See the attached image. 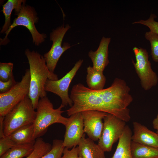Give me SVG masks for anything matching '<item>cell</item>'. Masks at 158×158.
Listing matches in <instances>:
<instances>
[{
    "instance_id": "6da1fadb",
    "label": "cell",
    "mask_w": 158,
    "mask_h": 158,
    "mask_svg": "<svg viewBox=\"0 0 158 158\" xmlns=\"http://www.w3.org/2000/svg\"><path fill=\"white\" fill-rule=\"evenodd\" d=\"M130 89L124 80L118 78L110 86L92 90L81 83L73 86L70 97L73 105L66 110L68 116L83 111L94 110L113 114L126 122L130 119L128 107L133 101Z\"/></svg>"
},
{
    "instance_id": "7a4b0ae2",
    "label": "cell",
    "mask_w": 158,
    "mask_h": 158,
    "mask_svg": "<svg viewBox=\"0 0 158 158\" xmlns=\"http://www.w3.org/2000/svg\"><path fill=\"white\" fill-rule=\"evenodd\" d=\"M25 54L28 60L30 73L28 97L35 109L40 99L47 97L45 86L47 80H57L58 77L57 75L48 69L43 56L28 49L25 51Z\"/></svg>"
},
{
    "instance_id": "3957f363",
    "label": "cell",
    "mask_w": 158,
    "mask_h": 158,
    "mask_svg": "<svg viewBox=\"0 0 158 158\" xmlns=\"http://www.w3.org/2000/svg\"><path fill=\"white\" fill-rule=\"evenodd\" d=\"M65 106L61 104L57 109H54L53 104L47 97L40 99L36 108V115L33 123L34 140L44 135L48 128L55 123H59L65 126L68 118L63 116L64 112L62 109Z\"/></svg>"
},
{
    "instance_id": "277c9868",
    "label": "cell",
    "mask_w": 158,
    "mask_h": 158,
    "mask_svg": "<svg viewBox=\"0 0 158 158\" xmlns=\"http://www.w3.org/2000/svg\"><path fill=\"white\" fill-rule=\"evenodd\" d=\"M36 115V111L28 95L4 117L3 121L4 135L8 136L21 127L33 124Z\"/></svg>"
},
{
    "instance_id": "5b68a950",
    "label": "cell",
    "mask_w": 158,
    "mask_h": 158,
    "mask_svg": "<svg viewBox=\"0 0 158 158\" xmlns=\"http://www.w3.org/2000/svg\"><path fill=\"white\" fill-rule=\"evenodd\" d=\"M13 23L8 30L5 33L6 35L3 39H0V45H5L9 42L8 36L13 29L18 26L25 27L29 30L32 36V42L36 46L44 42L47 37L46 34L40 33L37 30L35 24L38 22L39 18L35 8L23 3L19 12L16 15Z\"/></svg>"
},
{
    "instance_id": "8992f818",
    "label": "cell",
    "mask_w": 158,
    "mask_h": 158,
    "mask_svg": "<svg viewBox=\"0 0 158 158\" xmlns=\"http://www.w3.org/2000/svg\"><path fill=\"white\" fill-rule=\"evenodd\" d=\"M30 73L26 69L21 80L8 92L0 93V116H5L14 107L28 95L30 84Z\"/></svg>"
},
{
    "instance_id": "52a82bcc",
    "label": "cell",
    "mask_w": 158,
    "mask_h": 158,
    "mask_svg": "<svg viewBox=\"0 0 158 158\" xmlns=\"http://www.w3.org/2000/svg\"><path fill=\"white\" fill-rule=\"evenodd\" d=\"M103 120V129L98 145L105 152H109L113 144L122 134L126 125V122L108 113Z\"/></svg>"
},
{
    "instance_id": "ba28073f",
    "label": "cell",
    "mask_w": 158,
    "mask_h": 158,
    "mask_svg": "<svg viewBox=\"0 0 158 158\" xmlns=\"http://www.w3.org/2000/svg\"><path fill=\"white\" fill-rule=\"evenodd\" d=\"M133 50L136 62L132 60V62L140 80L142 87L145 90H148L157 84V76L151 68L146 50L141 47H134Z\"/></svg>"
},
{
    "instance_id": "9c48e42d",
    "label": "cell",
    "mask_w": 158,
    "mask_h": 158,
    "mask_svg": "<svg viewBox=\"0 0 158 158\" xmlns=\"http://www.w3.org/2000/svg\"><path fill=\"white\" fill-rule=\"evenodd\" d=\"M71 28L68 24L62 25L53 29L50 34V40L52 42L50 50L43 56L47 68L54 73L57 62L63 53L71 47L68 42L62 45L63 37Z\"/></svg>"
},
{
    "instance_id": "30bf717a",
    "label": "cell",
    "mask_w": 158,
    "mask_h": 158,
    "mask_svg": "<svg viewBox=\"0 0 158 158\" xmlns=\"http://www.w3.org/2000/svg\"><path fill=\"white\" fill-rule=\"evenodd\" d=\"M83 61V59L77 61L72 69L61 79L56 80L48 79L46 82V91L51 92L59 96L61 100V104L64 106L69 105L71 107L73 104L68 95L69 87Z\"/></svg>"
},
{
    "instance_id": "8fae6325",
    "label": "cell",
    "mask_w": 158,
    "mask_h": 158,
    "mask_svg": "<svg viewBox=\"0 0 158 158\" xmlns=\"http://www.w3.org/2000/svg\"><path fill=\"white\" fill-rule=\"evenodd\" d=\"M65 126L66 131L63 140L64 147L69 149L77 146L85 133L81 112L70 116Z\"/></svg>"
},
{
    "instance_id": "7c38bea8",
    "label": "cell",
    "mask_w": 158,
    "mask_h": 158,
    "mask_svg": "<svg viewBox=\"0 0 158 158\" xmlns=\"http://www.w3.org/2000/svg\"><path fill=\"white\" fill-rule=\"evenodd\" d=\"M81 113L83 119L84 133L94 141L98 140L103 127L102 119L107 113L94 110L84 111Z\"/></svg>"
},
{
    "instance_id": "4fadbf2b",
    "label": "cell",
    "mask_w": 158,
    "mask_h": 158,
    "mask_svg": "<svg viewBox=\"0 0 158 158\" xmlns=\"http://www.w3.org/2000/svg\"><path fill=\"white\" fill-rule=\"evenodd\" d=\"M111 38L103 37L99 47L95 51L90 50L88 56L93 63L92 67L98 71L103 72L109 63L108 46Z\"/></svg>"
},
{
    "instance_id": "5bb4252c",
    "label": "cell",
    "mask_w": 158,
    "mask_h": 158,
    "mask_svg": "<svg viewBox=\"0 0 158 158\" xmlns=\"http://www.w3.org/2000/svg\"><path fill=\"white\" fill-rule=\"evenodd\" d=\"M132 141L141 144L158 147V134L136 121L133 123Z\"/></svg>"
},
{
    "instance_id": "9a60e30c",
    "label": "cell",
    "mask_w": 158,
    "mask_h": 158,
    "mask_svg": "<svg viewBox=\"0 0 158 158\" xmlns=\"http://www.w3.org/2000/svg\"><path fill=\"white\" fill-rule=\"evenodd\" d=\"M78 145V156L81 158H105V152L84 134Z\"/></svg>"
},
{
    "instance_id": "2e32d148",
    "label": "cell",
    "mask_w": 158,
    "mask_h": 158,
    "mask_svg": "<svg viewBox=\"0 0 158 158\" xmlns=\"http://www.w3.org/2000/svg\"><path fill=\"white\" fill-rule=\"evenodd\" d=\"M132 133L129 127L126 125L111 158H133L130 147Z\"/></svg>"
},
{
    "instance_id": "e0dca14e",
    "label": "cell",
    "mask_w": 158,
    "mask_h": 158,
    "mask_svg": "<svg viewBox=\"0 0 158 158\" xmlns=\"http://www.w3.org/2000/svg\"><path fill=\"white\" fill-rule=\"evenodd\" d=\"M33 124L21 127L11 133L8 136L16 145L34 143Z\"/></svg>"
},
{
    "instance_id": "ac0fdd59",
    "label": "cell",
    "mask_w": 158,
    "mask_h": 158,
    "mask_svg": "<svg viewBox=\"0 0 158 158\" xmlns=\"http://www.w3.org/2000/svg\"><path fill=\"white\" fill-rule=\"evenodd\" d=\"M86 83L88 88L93 90L103 89L106 78L103 72L99 71L89 66L87 68Z\"/></svg>"
},
{
    "instance_id": "d6986e66",
    "label": "cell",
    "mask_w": 158,
    "mask_h": 158,
    "mask_svg": "<svg viewBox=\"0 0 158 158\" xmlns=\"http://www.w3.org/2000/svg\"><path fill=\"white\" fill-rule=\"evenodd\" d=\"M26 2L25 0H8L2 6V9L1 11L3 12L5 16V21L1 33H5L11 26V15L13 10L14 9L15 14L16 15L20 11L22 5Z\"/></svg>"
},
{
    "instance_id": "ffe728a7",
    "label": "cell",
    "mask_w": 158,
    "mask_h": 158,
    "mask_svg": "<svg viewBox=\"0 0 158 158\" xmlns=\"http://www.w3.org/2000/svg\"><path fill=\"white\" fill-rule=\"evenodd\" d=\"M133 158H158V147L141 144L131 141Z\"/></svg>"
},
{
    "instance_id": "44dd1931",
    "label": "cell",
    "mask_w": 158,
    "mask_h": 158,
    "mask_svg": "<svg viewBox=\"0 0 158 158\" xmlns=\"http://www.w3.org/2000/svg\"><path fill=\"white\" fill-rule=\"evenodd\" d=\"M35 143L16 145L0 156V158L26 157L30 155L33 151Z\"/></svg>"
},
{
    "instance_id": "7402d4cb",
    "label": "cell",
    "mask_w": 158,
    "mask_h": 158,
    "mask_svg": "<svg viewBox=\"0 0 158 158\" xmlns=\"http://www.w3.org/2000/svg\"><path fill=\"white\" fill-rule=\"evenodd\" d=\"M52 145L45 142L41 137L35 140L34 149L32 153L25 158H41L51 149Z\"/></svg>"
},
{
    "instance_id": "603a6c76",
    "label": "cell",
    "mask_w": 158,
    "mask_h": 158,
    "mask_svg": "<svg viewBox=\"0 0 158 158\" xmlns=\"http://www.w3.org/2000/svg\"><path fill=\"white\" fill-rule=\"evenodd\" d=\"M63 140H53L51 150L41 158H61L64 147Z\"/></svg>"
},
{
    "instance_id": "cb8c5ba5",
    "label": "cell",
    "mask_w": 158,
    "mask_h": 158,
    "mask_svg": "<svg viewBox=\"0 0 158 158\" xmlns=\"http://www.w3.org/2000/svg\"><path fill=\"white\" fill-rule=\"evenodd\" d=\"M145 37L150 43L151 55L153 60L158 62V35L150 31L145 33Z\"/></svg>"
},
{
    "instance_id": "d4e9b609",
    "label": "cell",
    "mask_w": 158,
    "mask_h": 158,
    "mask_svg": "<svg viewBox=\"0 0 158 158\" xmlns=\"http://www.w3.org/2000/svg\"><path fill=\"white\" fill-rule=\"evenodd\" d=\"M13 63L11 62L0 63V80L6 81L14 78Z\"/></svg>"
},
{
    "instance_id": "484cf974",
    "label": "cell",
    "mask_w": 158,
    "mask_h": 158,
    "mask_svg": "<svg viewBox=\"0 0 158 158\" xmlns=\"http://www.w3.org/2000/svg\"><path fill=\"white\" fill-rule=\"evenodd\" d=\"M156 18L155 15L151 13L147 20H141L139 21L134 22L133 23H139L145 25L150 28V31L158 35V22L155 20V18Z\"/></svg>"
},
{
    "instance_id": "4316f807",
    "label": "cell",
    "mask_w": 158,
    "mask_h": 158,
    "mask_svg": "<svg viewBox=\"0 0 158 158\" xmlns=\"http://www.w3.org/2000/svg\"><path fill=\"white\" fill-rule=\"evenodd\" d=\"M15 145L9 136L0 137V157Z\"/></svg>"
},
{
    "instance_id": "83f0119b",
    "label": "cell",
    "mask_w": 158,
    "mask_h": 158,
    "mask_svg": "<svg viewBox=\"0 0 158 158\" xmlns=\"http://www.w3.org/2000/svg\"><path fill=\"white\" fill-rule=\"evenodd\" d=\"M14 78L6 81L0 80V93L6 92L10 90L17 83Z\"/></svg>"
},
{
    "instance_id": "f1b7e54d",
    "label": "cell",
    "mask_w": 158,
    "mask_h": 158,
    "mask_svg": "<svg viewBox=\"0 0 158 158\" xmlns=\"http://www.w3.org/2000/svg\"><path fill=\"white\" fill-rule=\"evenodd\" d=\"M78 146L74 147L71 150L64 147L61 158H78Z\"/></svg>"
},
{
    "instance_id": "f546056e",
    "label": "cell",
    "mask_w": 158,
    "mask_h": 158,
    "mask_svg": "<svg viewBox=\"0 0 158 158\" xmlns=\"http://www.w3.org/2000/svg\"><path fill=\"white\" fill-rule=\"evenodd\" d=\"M152 125L154 128L158 131V114L156 117L152 121Z\"/></svg>"
},
{
    "instance_id": "4dcf8cb0",
    "label": "cell",
    "mask_w": 158,
    "mask_h": 158,
    "mask_svg": "<svg viewBox=\"0 0 158 158\" xmlns=\"http://www.w3.org/2000/svg\"><path fill=\"white\" fill-rule=\"evenodd\" d=\"M156 133L158 134V131H157V132Z\"/></svg>"
},
{
    "instance_id": "1f68e13d",
    "label": "cell",
    "mask_w": 158,
    "mask_h": 158,
    "mask_svg": "<svg viewBox=\"0 0 158 158\" xmlns=\"http://www.w3.org/2000/svg\"><path fill=\"white\" fill-rule=\"evenodd\" d=\"M78 158H81L80 157H78Z\"/></svg>"
}]
</instances>
